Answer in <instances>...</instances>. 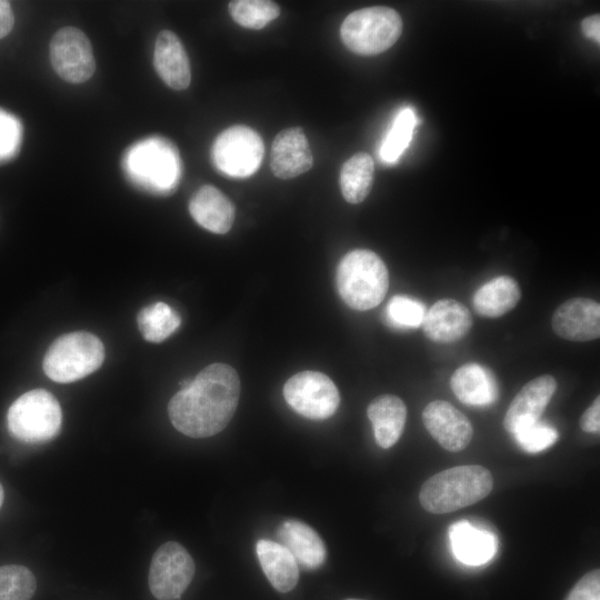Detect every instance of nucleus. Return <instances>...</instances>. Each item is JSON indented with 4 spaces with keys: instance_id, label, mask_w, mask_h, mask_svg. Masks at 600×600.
I'll list each match as a JSON object with an SVG mask.
<instances>
[{
    "instance_id": "f257e3e1",
    "label": "nucleus",
    "mask_w": 600,
    "mask_h": 600,
    "mask_svg": "<svg viewBox=\"0 0 600 600\" xmlns=\"http://www.w3.org/2000/svg\"><path fill=\"white\" fill-rule=\"evenodd\" d=\"M239 396L237 371L226 363H212L171 398L169 419L184 436L208 438L228 426L236 412Z\"/></svg>"
},
{
    "instance_id": "f03ea898",
    "label": "nucleus",
    "mask_w": 600,
    "mask_h": 600,
    "mask_svg": "<svg viewBox=\"0 0 600 600\" xmlns=\"http://www.w3.org/2000/svg\"><path fill=\"white\" fill-rule=\"evenodd\" d=\"M492 487V474L484 467L459 466L429 478L420 489L419 500L430 513H449L482 500Z\"/></svg>"
},
{
    "instance_id": "7ed1b4c3",
    "label": "nucleus",
    "mask_w": 600,
    "mask_h": 600,
    "mask_svg": "<svg viewBox=\"0 0 600 600\" xmlns=\"http://www.w3.org/2000/svg\"><path fill=\"white\" fill-rule=\"evenodd\" d=\"M337 288L352 309L370 310L383 300L389 288V273L382 259L371 250L348 252L337 268Z\"/></svg>"
},
{
    "instance_id": "20e7f679",
    "label": "nucleus",
    "mask_w": 600,
    "mask_h": 600,
    "mask_svg": "<svg viewBox=\"0 0 600 600\" xmlns=\"http://www.w3.org/2000/svg\"><path fill=\"white\" fill-rule=\"evenodd\" d=\"M101 340L86 331L63 334L49 347L42 362L48 378L69 383L94 372L103 362Z\"/></svg>"
},
{
    "instance_id": "39448f33",
    "label": "nucleus",
    "mask_w": 600,
    "mask_h": 600,
    "mask_svg": "<svg viewBox=\"0 0 600 600\" xmlns=\"http://www.w3.org/2000/svg\"><path fill=\"white\" fill-rule=\"evenodd\" d=\"M402 32V19L392 8L373 6L347 16L340 28L342 42L362 56L379 54L392 47Z\"/></svg>"
},
{
    "instance_id": "423d86ee",
    "label": "nucleus",
    "mask_w": 600,
    "mask_h": 600,
    "mask_svg": "<svg viewBox=\"0 0 600 600\" xmlns=\"http://www.w3.org/2000/svg\"><path fill=\"white\" fill-rule=\"evenodd\" d=\"M10 433L24 442L39 443L53 439L60 430L62 413L58 400L43 389L30 390L9 408Z\"/></svg>"
},
{
    "instance_id": "0eeeda50",
    "label": "nucleus",
    "mask_w": 600,
    "mask_h": 600,
    "mask_svg": "<svg viewBox=\"0 0 600 600\" xmlns=\"http://www.w3.org/2000/svg\"><path fill=\"white\" fill-rule=\"evenodd\" d=\"M127 166L141 187L157 194L171 193L181 174L177 149L160 138L146 140L131 149Z\"/></svg>"
},
{
    "instance_id": "6e6552de",
    "label": "nucleus",
    "mask_w": 600,
    "mask_h": 600,
    "mask_svg": "<svg viewBox=\"0 0 600 600\" xmlns=\"http://www.w3.org/2000/svg\"><path fill=\"white\" fill-rule=\"evenodd\" d=\"M264 146L260 134L250 127L237 124L223 130L214 140L211 156L222 173L244 178L261 164Z\"/></svg>"
},
{
    "instance_id": "1a4fd4ad",
    "label": "nucleus",
    "mask_w": 600,
    "mask_h": 600,
    "mask_svg": "<svg viewBox=\"0 0 600 600\" xmlns=\"http://www.w3.org/2000/svg\"><path fill=\"white\" fill-rule=\"evenodd\" d=\"M287 403L299 414L312 420L330 418L338 409L340 394L333 381L322 372H298L283 386Z\"/></svg>"
},
{
    "instance_id": "9d476101",
    "label": "nucleus",
    "mask_w": 600,
    "mask_h": 600,
    "mask_svg": "<svg viewBox=\"0 0 600 600\" xmlns=\"http://www.w3.org/2000/svg\"><path fill=\"white\" fill-rule=\"evenodd\" d=\"M192 557L176 541L160 546L150 563L148 583L158 600H178L194 574Z\"/></svg>"
},
{
    "instance_id": "9b49d317",
    "label": "nucleus",
    "mask_w": 600,
    "mask_h": 600,
    "mask_svg": "<svg viewBox=\"0 0 600 600\" xmlns=\"http://www.w3.org/2000/svg\"><path fill=\"white\" fill-rule=\"evenodd\" d=\"M49 54L56 73L69 83H83L96 70L90 40L78 28L59 29L51 38Z\"/></svg>"
},
{
    "instance_id": "f8f14e48",
    "label": "nucleus",
    "mask_w": 600,
    "mask_h": 600,
    "mask_svg": "<svg viewBox=\"0 0 600 600\" xmlns=\"http://www.w3.org/2000/svg\"><path fill=\"white\" fill-rule=\"evenodd\" d=\"M422 421L431 437L448 451L459 452L472 439L473 428L469 419L447 401L430 402L423 409Z\"/></svg>"
},
{
    "instance_id": "ddd939ff",
    "label": "nucleus",
    "mask_w": 600,
    "mask_h": 600,
    "mask_svg": "<svg viewBox=\"0 0 600 600\" xmlns=\"http://www.w3.org/2000/svg\"><path fill=\"white\" fill-rule=\"evenodd\" d=\"M554 333L570 341H590L600 337V304L589 298H572L560 304L552 316Z\"/></svg>"
},
{
    "instance_id": "4468645a",
    "label": "nucleus",
    "mask_w": 600,
    "mask_h": 600,
    "mask_svg": "<svg viewBox=\"0 0 600 600\" xmlns=\"http://www.w3.org/2000/svg\"><path fill=\"white\" fill-rule=\"evenodd\" d=\"M557 389V380L543 374L530 380L516 394L503 419L504 429L516 431L537 422Z\"/></svg>"
},
{
    "instance_id": "2eb2a0df",
    "label": "nucleus",
    "mask_w": 600,
    "mask_h": 600,
    "mask_svg": "<svg viewBox=\"0 0 600 600\" xmlns=\"http://www.w3.org/2000/svg\"><path fill=\"white\" fill-rule=\"evenodd\" d=\"M313 157L300 127L281 130L274 138L270 166L276 177L291 179L311 169Z\"/></svg>"
},
{
    "instance_id": "dca6fc26",
    "label": "nucleus",
    "mask_w": 600,
    "mask_h": 600,
    "mask_svg": "<svg viewBox=\"0 0 600 600\" xmlns=\"http://www.w3.org/2000/svg\"><path fill=\"white\" fill-rule=\"evenodd\" d=\"M472 327L469 309L454 299L438 300L427 310L422 328L434 342L451 343L463 338Z\"/></svg>"
},
{
    "instance_id": "f3484780",
    "label": "nucleus",
    "mask_w": 600,
    "mask_h": 600,
    "mask_svg": "<svg viewBox=\"0 0 600 600\" xmlns=\"http://www.w3.org/2000/svg\"><path fill=\"white\" fill-rule=\"evenodd\" d=\"M153 66L162 81L174 90H184L191 81L188 54L180 39L170 30L159 32L154 43Z\"/></svg>"
},
{
    "instance_id": "a211bd4d",
    "label": "nucleus",
    "mask_w": 600,
    "mask_h": 600,
    "mask_svg": "<svg viewBox=\"0 0 600 600\" xmlns=\"http://www.w3.org/2000/svg\"><path fill=\"white\" fill-rule=\"evenodd\" d=\"M448 532L453 554L466 564L487 563L498 551V532L478 529L466 519L452 523Z\"/></svg>"
},
{
    "instance_id": "6ab92c4d",
    "label": "nucleus",
    "mask_w": 600,
    "mask_h": 600,
    "mask_svg": "<svg viewBox=\"0 0 600 600\" xmlns=\"http://www.w3.org/2000/svg\"><path fill=\"white\" fill-rule=\"evenodd\" d=\"M189 211L202 228L218 234L227 233L234 221L232 202L213 186H202L191 198Z\"/></svg>"
},
{
    "instance_id": "aec40b11",
    "label": "nucleus",
    "mask_w": 600,
    "mask_h": 600,
    "mask_svg": "<svg viewBox=\"0 0 600 600\" xmlns=\"http://www.w3.org/2000/svg\"><path fill=\"white\" fill-rule=\"evenodd\" d=\"M278 538L303 569H317L326 561L327 549L322 539L302 521H283L278 528Z\"/></svg>"
},
{
    "instance_id": "412c9836",
    "label": "nucleus",
    "mask_w": 600,
    "mask_h": 600,
    "mask_svg": "<svg viewBox=\"0 0 600 600\" xmlns=\"http://www.w3.org/2000/svg\"><path fill=\"white\" fill-rule=\"evenodd\" d=\"M450 386L456 397L468 406L491 404L499 394L492 371L474 362L458 368L451 377Z\"/></svg>"
},
{
    "instance_id": "4be33fe9",
    "label": "nucleus",
    "mask_w": 600,
    "mask_h": 600,
    "mask_svg": "<svg viewBox=\"0 0 600 600\" xmlns=\"http://www.w3.org/2000/svg\"><path fill=\"white\" fill-rule=\"evenodd\" d=\"M377 443L388 449L400 439L406 420L407 407L397 396L383 394L373 399L367 409Z\"/></svg>"
},
{
    "instance_id": "5701e85b",
    "label": "nucleus",
    "mask_w": 600,
    "mask_h": 600,
    "mask_svg": "<svg viewBox=\"0 0 600 600\" xmlns=\"http://www.w3.org/2000/svg\"><path fill=\"white\" fill-rule=\"evenodd\" d=\"M256 553L263 573L279 592L291 591L299 579V566L281 543L261 539L256 544Z\"/></svg>"
},
{
    "instance_id": "b1692460",
    "label": "nucleus",
    "mask_w": 600,
    "mask_h": 600,
    "mask_svg": "<svg viewBox=\"0 0 600 600\" xmlns=\"http://www.w3.org/2000/svg\"><path fill=\"white\" fill-rule=\"evenodd\" d=\"M521 298L518 282L499 276L482 284L473 296V308L486 318H498L512 310Z\"/></svg>"
},
{
    "instance_id": "393cba45",
    "label": "nucleus",
    "mask_w": 600,
    "mask_h": 600,
    "mask_svg": "<svg viewBox=\"0 0 600 600\" xmlns=\"http://www.w3.org/2000/svg\"><path fill=\"white\" fill-rule=\"evenodd\" d=\"M374 164L370 154L358 152L348 159L340 172V189L346 201L360 203L369 194L373 182Z\"/></svg>"
},
{
    "instance_id": "a878e982",
    "label": "nucleus",
    "mask_w": 600,
    "mask_h": 600,
    "mask_svg": "<svg viewBox=\"0 0 600 600\" xmlns=\"http://www.w3.org/2000/svg\"><path fill=\"white\" fill-rule=\"evenodd\" d=\"M137 321L147 341L161 342L179 328L181 318L170 306L160 301L141 309Z\"/></svg>"
},
{
    "instance_id": "bb28decb",
    "label": "nucleus",
    "mask_w": 600,
    "mask_h": 600,
    "mask_svg": "<svg viewBox=\"0 0 600 600\" xmlns=\"http://www.w3.org/2000/svg\"><path fill=\"white\" fill-rule=\"evenodd\" d=\"M228 8L239 26L253 30L262 29L280 14L279 6L268 0H234Z\"/></svg>"
},
{
    "instance_id": "cd10ccee",
    "label": "nucleus",
    "mask_w": 600,
    "mask_h": 600,
    "mask_svg": "<svg viewBox=\"0 0 600 600\" xmlns=\"http://www.w3.org/2000/svg\"><path fill=\"white\" fill-rule=\"evenodd\" d=\"M414 126L416 116L410 108L397 114L380 148V157L384 162L394 163L400 158L411 140Z\"/></svg>"
},
{
    "instance_id": "c85d7f7f",
    "label": "nucleus",
    "mask_w": 600,
    "mask_h": 600,
    "mask_svg": "<svg viewBox=\"0 0 600 600\" xmlns=\"http://www.w3.org/2000/svg\"><path fill=\"white\" fill-rule=\"evenodd\" d=\"M33 573L23 566L0 567V600H30L36 591Z\"/></svg>"
},
{
    "instance_id": "c756f323",
    "label": "nucleus",
    "mask_w": 600,
    "mask_h": 600,
    "mask_svg": "<svg viewBox=\"0 0 600 600\" xmlns=\"http://www.w3.org/2000/svg\"><path fill=\"white\" fill-rule=\"evenodd\" d=\"M426 313V306L421 301L403 294L392 297L387 306L389 321L399 328L422 326Z\"/></svg>"
},
{
    "instance_id": "7c9ffc66",
    "label": "nucleus",
    "mask_w": 600,
    "mask_h": 600,
    "mask_svg": "<svg viewBox=\"0 0 600 600\" xmlns=\"http://www.w3.org/2000/svg\"><path fill=\"white\" fill-rule=\"evenodd\" d=\"M518 444L528 453H537L551 447L558 439V431L541 421H537L512 433Z\"/></svg>"
},
{
    "instance_id": "2f4dec72",
    "label": "nucleus",
    "mask_w": 600,
    "mask_h": 600,
    "mask_svg": "<svg viewBox=\"0 0 600 600\" xmlns=\"http://www.w3.org/2000/svg\"><path fill=\"white\" fill-rule=\"evenodd\" d=\"M20 141V122L12 114L0 109V161L13 156Z\"/></svg>"
},
{
    "instance_id": "473e14b6",
    "label": "nucleus",
    "mask_w": 600,
    "mask_h": 600,
    "mask_svg": "<svg viewBox=\"0 0 600 600\" xmlns=\"http://www.w3.org/2000/svg\"><path fill=\"white\" fill-rule=\"evenodd\" d=\"M566 600H600V570L586 573L568 593Z\"/></svg>"
},
{
    "instance_id": "72a5a7b5",
    "label": "nucleus",
    "mask_w": 600,
    "mask_h": 600,
    "mask_svg": "<svg viewBox=\"0 0 600 600\" xmlns=\"http://www.w3.org/2000/svg\"><path fill=\"white\" fill-rule=\"evenodd\" d=\"M580 427L583 431L598 433L600 430V398L597 397L591 406L586 409L580 418Z\"/></svg>"
},
{
    "instance_id": "f704fd0d",
    "label": "nucleus",
    "mask_w": 600,
    "mask_h": 600,
    "mask_svg": "<svg viewBox=\"0 0 600 600\" xmlns=\"http://www.w3.org/2000/svg\"><path fill=\"white\" fill-rule=\"evenodd\" d=\"M14 16L9 1L0 0V39L4 38L13 28Z\"/></svg>"
},
{
    "instance_id": "c9c22d12",
    "label": "nucleus",
    "mask_w": 600,
    "mask_h": 600,
    "mask_svg": "<svg viewBox=\"0 0 600 600\" xmlns=\"http://www.w3.org/2000/svg\"><path fill=\"white\" fill-rule=\"evenodd\" d=\"M581 29L583 34L596 41L597 43L600 42V16L599 14H592L590 17H587L581 22Z\"/></svg>"
},
{
    "instance_id": "e433bc0d",
    "label": "nucleus",
    "mask_w": 600,
    "mask_h": 600,
    "mask_svg": "<svg viewBox=\"0 0 600 600\" xmlns=\"http://www.w3.org/2000/svg\"><path fill=\"white\" fill-rule=\"evenodd\" d=\"M2 502H3V488L0 483V507L2 506Z\"/></svg>"
},
{
    "instance_id": "4c0bfd02",
    "label": "nucleus",
    "mask_w": 600,
    "mask_h": 600,
    "mask_svg": "<svg viewBox=\"0 0 600 600\" xmlns=\"http://www.w3.org/2000/svg\"><path fill=\"white\" fill-rule=\"evenodd\" d=\"M348 600H358V599H348Z\"/></svg>"
}]
</instances>
